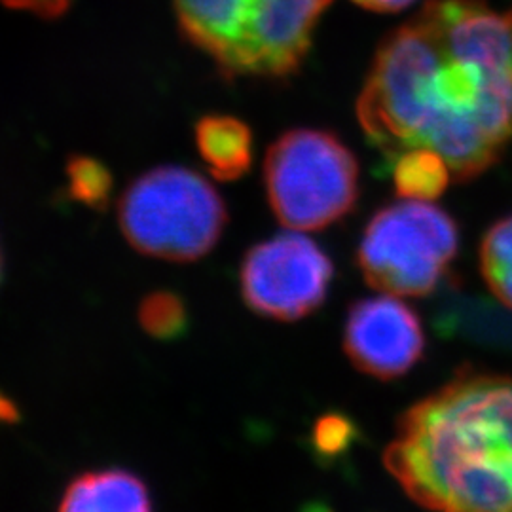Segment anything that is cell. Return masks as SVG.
<instances>
[{"instance_id": "obj_1", "label": "cell", "mask_w": 512, "mask_h": 512, "mask_svg": "<svg viewBox=\"0 0 512 512\" xmlns=\"http://www.w3.org/2000/svg\"><path fill=\"white\" fill-rule=\"evenodd\" d=\"M357 118L389 162L431 148L458 183L482 175L512 137V8L427 0L378 48Z\"/></svg>"}, {"instance_id": "obj_2", "label": "cell", "mask_w": 512, "mask_h": 512, "mask_svg": "<svg viewBox=\"0 0 512 512\" xmlns=\"http://www.w3.org/2000/svg\"><path fill=\"white\" fill-rule=\"evenodd\" d=\"M385 469L425 509L512 512V378L463 372L404 410Z\"/></svg>"}, {"instance_id": "obj_3", "label": "cell", "mask_w": 512, "mask_h": 512, "mask_svg": "<svg viewBox=\"0 0 512 512\" xmlns=\"http://www.w3.org/2000/svg\"><path fill=\"white\" fill-rule=\"evenodd\" d=\"M184 37L226 76L285 78L332 0H173Z\"/></svg>"}, {"instance_id": "obj_4", "label": "cell", "mask_w": 512, "mask_h": 512, "mask_svg": "<svg viewBox=\"0 0 512 512\" xmlns=\"http://www.w3.org/2000/svg\"><path fill=\"white\" fill-rule=\"evenodd\" d=\"M118 222L135 251L194 262L219 243L228 211L217 188L198 171L162 165L129 184L118 203Z\"/></svg>"}, {"instance_id": "obj_5", "label": "cell", "mask_w": 512, "mask_h": 512, "mask_svg": "<svg viewBox=\"0 0 512 512\" xmlns=\"http://www.w3.org/2000/svg\"><path fill=\"white\" fill-rule=\"evenodd\" d=\"M264 184L275 217L289 230L317 232L348 217L359 200V162L325 129H291L264 160Z\"/></svg>"}, {"instance_id": "obj_6", "label": "cell", "mask_w": 512, "mask_h": 512, "mask_svg": "<svg viewBox=\"0 0 512 512\" xmlns=\"http://www.w3.org/2000/svg\"><path fill=\"white\" fill-rule=\"evenodd\" d=\"M456 220L433 202L403 200L368 220L357 249L366 283L393 296L431 294L458 255Z\"/></svg>"}, {"instance_id": "obj_7", "label": "cell", "mask_w": 512, "mask_h": 512, "mask_svg": "<svg viewBox=\"0 0 512 512\" xmlns=\"http://www.w3.org/2000/svg\"><path fill=\"white\" fill-rule=\"evenodd\" d=\"M334 266L329 255L296 230L256 243L239 270L241 296L256 315L298 321L329 294Z\"/></svg>"}, {"instance_id": "obj_8", "label": "cell", "mask_w": 512, "mask_h": 512, "mask_svg": "<svg viewBox=\"0 0 512 512\" xmlns=\"http://www.w3.org/2000/svg\"><path fill=\"white\" fill-rule=\"evenodd\" d=\"M344 351L366 376L397 380L423 357L420 317L393 294L353 302L344 325Z\"/></svg>"}, {"instance_id": "obj_9", "label": "cell", "mask_w": 512, "mask_h": 512, "mask_svg": "<svg viewBox=\"0 0 512 512\" xmlns=\"http://www.w3.org/2000/svg\"><path fill=\"white\" fill-rule=\"evenodd\" d=\"M59 509L71 512H148L152 509V495L147 482L126 469L88 471L67 484Z\"/></svg>"}, {"instance_id": "obj_10", "label": "cell", "mask_w": 512, "mask_h": 512, "mask_svg": "<svg viewBox=\"0 0 512 512\" xmlns=\"http://www.w3.org/2000/svg\"><path fill=\"white\" fill-rule=\"evenodd\" d=\"M196 145L211 175L219 181H238L253 164V133L236 116H203L196 124Z\"/></svg>"}, {"instance_id": "obj_11", "label": "cell", "mask_w": 512, "mask_h": 512, "mask_svg": "<svg viewBox=\"0 0 512 512\" xmlns=\"http://www.w3.org/2000/svg\"><path fill=\"white\" fill-rule=\"evenodd\" d=\"M395 192L403 200L433 202L452 181V171L439 152L431 148H408L391 160Z\"/></svg>"}, {"instance_id": "obj_12", "label": "cell", "mask_w": 512, "mask_h": 512, "mask_svg": "<svg viewBox=\"0 0 512 512\" xmlns=\"http://www.w3.org/2000/svg\"><path fill=\"white\" fill-rule=\"evenodd\" d=\"M480 272L495 298L512 310V215L497 220L482 239Z\"/></svg>"}, {"instance_id": "obj_13", "label": "cell", "mask_w": 512, "mask_h": 512, "mask_svg": "<svg viewBox=\"0 0 512 512\" xmlns=\"http://www.w3.org/2000/svg\"><path fill=\"white\" fill-rule=\"evenodd\" d=\"M139 323L156 340H175L188 330V310L179 294L156 291L143 298Z\"/></svg>"}, {"instance_id": "obj_14", "label": "cell", "mask_w": 512, "mask_h": 512, "mask_svg": "<svg viewBox=\"0 0 512 512\" xmlns=\"http://www.w3.org/2000/svg\"><path fill=\"white\" fill-rule=\"evenodd\" d=\"M67 179L69 194L76 202L92 209H105L109 205L114 181L107 165L88 156H74L67 165Z\"/></svg>"}, {"instance_id": "obj_15", "label": "cell", "mask_w": 512, "mask_h": 512, "mask_svg": "<svg viewBox=\"0 0 512 512\" xmlns=\"http://www.w3.org/2000/svg\"><path fill=\"white\" fill-rule=\"evenodd\" d=\"M357 439V425L344 414H327L313 427V448L323 458H338Z\"/></svg>"}, {"instance_id": "obj_16", "label": "cell", "mask_w": 512, "mask_h": 512, "mask_svg": "<svg viewBox=\"0 0 512 512\" xmlns=\"http://www.w3.org/2000/svg\"><path fill=\"white\" fill-rule=\"evenodd\" d=\"M6 8L29 12L42 19L61 18L65 12H69L73 0H0Z\"/></svg>"}, {"instance_id": "obj_17", "label": "cell", "mask_w": 512, "mask_h": 512, "mask_svg": "<svg viewBox=\"0 0 512 512\" xmlns=\"http://www.w3.org/2000/svg\"><path fill=\"white\" fill-rule=\"evenodd\" d=\"M353 2L372 12H399L408 8L414 0H353Z\"/></svg>"}, {"instance_id": "obj_18", "label": "cell", "mask_w": 512, "mask_h": 512, "mask_svg": "<svg viewBox=\"0 0 512 512\" xmlns=\"http://www.w3.org/2000/svg\"><path fill=\"white\" fill-rule=\"evenodd\" d=\"M18 420V410L14 403L0 393V423H12Z\"/></svg>"}, {"instance_id": "obj_19", "label": "cell", "mask_w": 512, "mask_h": 512, "mask_svg": "<svg viewBox=\"0 0 512 512\" xmlns=\"http://www.w3.org/2000/svg\"><path fill=\"white\" fill-rule=\"evenodd\" d=\"M0 275H2V256H0Z\"/></svg>"}]
</instances>
